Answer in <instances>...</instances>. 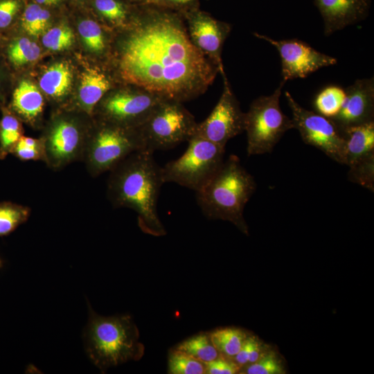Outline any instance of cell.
Here are the masks:
<instances>
[{"mask_svg":"<svg viewBox=\"0 0 374 374\" xmlns=\"http://www.w3.org/2000/svg\"><path fill=\"white\" fill-rule=\"evenodd\" d=\"M116 60L125 82L181 103L204 93L220 73L193 43L179 17L152 9L118 40Z\"/></svg>","mask_w":374,"mask_h":374,"instance_id":"cell-1","label":"cell"},{"mask_svg":"<svg viewBox=\"0 0 374 374\" xmlns=\"http://www.w3.org/2000/svg\"><path fill=\"white\" fill-rule=\"evenodd\" d=\"M153 152H134L120 161L110 172L107 197L114 207H126L137 213L141 230L153 236L166 231L157 213V201L163 184L161 167Z\"/></svg>","mask_w":374,"mask_h":374,"instance_id":"cell-2","label":"cell"},{"mask_svg":"<svg viewBox=\"0 0 374 374\" xmlns=\"http://www.w3.org/2000/svg\"><path fill=\"white\" fill-rule=\"evenodd\" d=\"M256 188L253 176L242 166L240 159L232 154L211 179L196 192V197L199 206L208 219L230 222L249 235L243 213Z\"/></svg>","mask_w":374,"mask_h":374,"instance_id":"cell-3","label":"cell"},{"mask_svg":"<svg viewBox=\"0 0 374 374\" xmlns=\"http://www.w3.org/2000/svg\"><path fill=\"white\" fill-rule=\"evenodd\" d=\"M84 339L87 355L102 373L130 361H138L144 355L139 329L128 314L104 317L89 308Z\"/></svg>","mask_w":374,"mask_h":374,"instance_id":"cell-4","label":"cell"},{"mask_svg":"<svg viewBox=\"0 0 374 374\" xmlns=\"http://www.w3.org/2000/svg\"><path fill=\"white\" fill-rule=\"evenodd\" d=\"M98 126L89 132L82 159L92 177L110 171L130 154L145 150L138 128L102 121Z\"/></svg>","mask_w":374,"mask_h":374,"instance_id":"cell-5","label":"cell"},{"mask_svg":"<svg viewBox=\"0 0 374 374\" xmlns=\"http://www.w3.org/2000/svg\"><path fill=\"white\" fill-rule=\"evenodd\" d=\"M188 143L179 158L161 167L162 179L164 183H176L197 192L222 166L225 147L197 136Z\"/></svg>","mask_w":374,"mask_h":374,"instance_id":"cell-6","label":"cell"},{"mask_svg":"<svg viewBox=\"0 0 374 374\" xmlns=\"http://www.w3.org/2000/svg\"><path fill=\"white\" fill-rule=\"evenodd\" d=\"M284 83L282 81L272 94L255 99L245 113L248 156L271 152L283 134L294 128L292 118L280 107Z\"/></svg>","mask_w":374,"mask_h":374,"instance_id":"cell-7","label":"cell"},{"mask_svg":"<svg viewBox=\"0 0 374 374\" xmlns=\"http://www.w3.org/2000/svg\"><path fill=\"white\" fill-rule=\"evenodd\" d=\"M197 124L182 103L163 99L138 130L145 150L154 153L188 142L194 136Z\"/></svg>","mask_w":374,"mask_h":374,"instance_id":"cell-8","label":"cell"},{"mask_svg":"<svg viewBox=\"0 0 374 374\" xmlns=\"http://www.w3.org/2000/svg\"><path fill=\"white\" fill-rule=\"evenodd\" d=\"M285 96L292 114L294 128L303 142L322 151L331 159L345 165V139L335 123L300 105L288 91Z\"/></svg>","mask_w":374,"mask_h":374,"instance_id":"cell-9","label":"cell"},{"mask_svg":"<svg viewBox=\"0 0 374 374\" xmlns=\"http://www.w3.org/2000/svg\"><path fill=\"white\" fill-rule=\"evenodd\" d=\"M163 100L134 87L106 93L97 104L101 121L130 128L139 127Z\"/></svg>","mask_w":374,"mask_h":374,"instance_id":"cell-10","label":"cell"},{"mask_svg":"<svg viewBox=\"0 0 374 374\" xmlns=\"http://www.w3.org/2000/svg\"><path fill=\"white\" fill-rule=\"evenodd\" d=\"M89 134L75 119L68 116L55 118L42 137L44 162L51 169L58 170L82 160Z\"/></svg>","mask_w":374,"mask_h":374,"instance_id":"cell-11","label":"cell"},{"mask_svg":"<svg viewBox=\"0 0 374 374\" xmlns=\"http://www.w3.org/2000/svg\"><path fill=\"white\" fill-rule=\"evenodd\" d=\"M223 78L224 89L217 103L208 116L197 124L193 136L225 147L231 139L244 131L245 113L241 110L226 75Z\"/></svg>","mask_w":374,"mask_h":374,"instance_id":"cell-12","label":"cell"},{"mask_svg":"<svg viewBox=\"0 0 374 374\" xmlns=\"http://www.w3.org/2000/svg\"><path fill=\"white\" fill-rule=\"evenodd\" d=\"M256 37L273 45L281 60L283 81L303 78L321 68L334 65L337 60L296 39L278 40L258 33Z\"/></svg>","mask_w":374,"mask_h":374,"instance_id":"cell-13","label":"cell"},{"mask_svg":"<svg viewBox=\"0 0 374 374\" xmlns=\"http://www.w3.org/2000/svg\"><path fill=\"white\" fill-rule=\"evenodd\" d=\"M187 30L196 47L215 63L225 75L222 61L223 44L230 32L229 24L220 21L201 11L186 15Z\"/></svg>","mask_w":374,"mask_h":374,"instance_id":"cell-14","label":"cell"},{"mask_svg":"<svg viewBox=\"0 0 374 374\" xmlns=\"http://www.w3.org/2000/svg\"><path fill=\"white\" fill-rule=\"evenodd\" d=\"M344 90L346 96L339 112L330 118L339 131L374 121L373 78L357 80Z\"/></svg>","mask_w":374,"mask_h":374,"instance_id":"cell-15","label":"cell"},{"mask_svg":"<svg viewBox=\"0 0 374 374\" xmlns=\"http://www.w3.org/2000/svg\"><path fill=\"white\" fill-rule=\"evenodd\" d=\"M324 24L326 36L365 19L371 0H314Z\"/></svg>","mask_w":374,"mask_h":374,"instance_id":"cell-16","label":"cell"},{"mask_svg":"<svg viewBox=\"0 0 374 374\" xmlns=\"http://www.w3.org/2000/svg\"><path fill=\"white\" fill-rule=\"evenodd\" d=\"M44 105V97L39 89L29 80L22 79L12 89L7 107L19 118L33 124L42 115Z\"/></svg>","mask_w":374,"mask_h":374,"instance_id":"cell-17","label":"cell"},{"mask_svg":"<svg viewBox=\"0 0 374 374\" xmlns=\"http://www.w3.org/2000/svg\"><path fill=\"white\" fill-rule=\"evenodd\" d=\"M110 89V80L104 73L93 68L86 69L81 75L78 87V107L91 115L97 104Z\"/></svg>","mask_w":374,"mask_h":374,"instance_id":"cell-18","label":"cell"},{"mask_svg":"<svg viewBox=\"0 0 374 374\" xmlns=\"http://www.w3.org/2000/svg\"><path fill=\"white\" fill-rule=\"evenodd\" d=\"M341 133L345 139V165L374 154V121L350 127Z\"/></svg>","mask_w":374,"mask_h":374,"instance_id":"cell-19","label":"cell"},{"mask_svg":"<svg viewBox=\"0 0 374 374\" xmlns=\"http://www.w3.org/2000/svg\"><path fill=\"white\" fill-rule=\"evenodd\" d=\"M72 80L73 73L69 64L60 62L44 71L40 77L39 85L46 96L60 100L70 91Z\"/></svg>","mask_w":374,"mask_h":374,"instance_id":"cell-20","label":"cell"},{"mask_svg":"<svg viewBox=\"0 0 374 374\" xmlns=\"http://www.w3.org/2000/svg\"><path fill=\"white\" fill-rule=\"evenodd\" d=\"M4 55L7 62L18 69L36 61L40 55V48L28 37L17 36L7 42Z\"/></svg>","mask_w":374,"mask_h":374,"instance_id":"cell-21","label":"cell"},{"mask_svg":"<svg viewBox=\"0 0 374 374\" xmlns=\"http://www.w3.org/2000/svg\"><path fill=\"white\" fill-rule=\"evenodd\" d=\"M209 333L219 354L229 358L238 353L249 335L244 330L235 327L218 328Z\"/></svg>","mask_w":374,"mask_h":374,"instance_id":"cell-22","label":"cell"},{"mask_svg":"<svg viewBox=\"0 0 374 374\" xmlns=\"http://www.w3.org/2000/svg\"><path fill=\"white\" fill-rule=\"evenodd\" d=\"M0 120V159H4L23 136L20 119L7 107H3Z\"/></svg>","mask_w":374,"mask_h":374,"instance_id":"cell-23","label":"cell"},{"mask_svg":"<svg viewBox=\"0 0 374 374\" xmlns=\"http://www.w3.org/2000/svg\"><path fill=\"white\" fill-rule=\"evenodd\" d=\"M203 363L215 359L219 353L213 345L209 332H201L192 336L175 346Z\"/></svg>","mask_w":374,"mask_h":374,"instance_id":"cell-24","label":"cell"},{"mask_svg":"<svg viewBox=\"0 0 374 374\" xmlns=\"http://www.w3.org/2000/svg\"><path fill=\"white\" fill-rule=\"evenodd\" d=\"M19 17L22 30L29 35L38 37L47 29L51 14L40 5L30 3L26 6Z\"/></svg>","mask_w":374,"mask_h":374,"instance_id":"cell-25","label":"cell"},{"mask_svg":"<svg viewBox=\"0 0 374 374\" xmlns=\"http://www.w3.org/2000/svg\"><path fill=\"white\" fill-rule=\"evenodd\" d=\"M345 96V90L340 87H326L314 98L313 105L315 112L328 118L335 117L342 107Z\"/></svg>","mask_w":374,"mask_h":374,"instance_id":"cell-26","label":"cell"},{"mask_svg":"<svg viewBox=\"0 0 374 374\" xmlns=\"http://www.w3.org/2000/svg\"><path fill=\"white\" fill-rule=\"evenodd\" d=\"M30 214V208L10 202L0 203V236L8 235L24 223Z\"/></svg>","mask_w":374,"mask_h":374,"instance_id":"cell-27","label":"cell"},{"mask_svg":"<svg viewBox=\"0 0 374 374\" xmlns=\"http://www.w3.org/2000/svg\"><path fill=\"white\" fill-rule=\"evenodd\" d=\"M168 373L170 374H203L204 363L193 356L177 350L172 349L168 355Z\"/></svg>","mask_w":374,"mask_h":374,"instance_id":"cell-28","label":"cell"},{"mask_svg":"<svg viewBox=\"0 0 374 374\" xmlns=\"http://www.w3.org/2000/svg\"><path fill=\"white\" fill-rule=\"evenodd\" d=\"M78 31L87 49L95 54H101L106 49V41L100 26L92 19L82 20Z\"/></svg>","mask_w":374,"mask_h":374,"instance_id":"cell-29","label":"cell"},{"mask_svg":"<svg viewBox=\"0 0 374 374\" xmlns=\"http://www.w3.org/2000/svg\"><path fill=\"white\" fill-rule=\"evenodd\" d=\"M285 371L283 360L278 355L268 349L257 361L242 367L239 373L283 374Z\"/></svg>","mask_w":374,"mask_h":374,"instance_id":"cell-30","label":"cell"},{"mask_svg":"<svg viewBox=\"0 0 374 374\" xmlns=\"http://www.w3.org/2000/svg\"><path fill=\"white\" fill-rule=\"evenodd\" d=\"M42 41L43 45L51 51H63L72 46L74 42V35L70 27L62 24L45 31Z\"/></svg>","mask_w":374,"mask_h":374,"instance_id":"cell-31","label":"cell"},{"mask_svg":"<svg viewBox=\"0 0 374 374\" xmlns=\"http://www.w3.org/2000/svg\"><path fill=\"white\" fill-rule=\"evenodd\" d=\"M11 154L21 161H44L45 150L42 138L22 136L13 148Z\"/></svg>","mask_w":374,"mask_h":374,"instance_id":"cell-32","label":"cell"},{"mask_svg":"<svg viewBox=\"0 0 374 374\" xmlns=\"http://www.w3.org/2000/svg\"><path fill=\"white\" fill-rule=\"evenodd\" d=\"M349 179L373 191L374 154L362 159L349 166Z\"/></svg>","mask_w":374,"mask_h":374,"instance_id":"cell-33","label":"cell"},{"mask_svg":"<svg viewBox=\"0 0 374 374\" xmlns=\"http://www.w3.org/2000/svg\"><path fill=\"white\" fill-rule=\"evenodd\" d=\"M94 7L100 16L112 24L125 26L127 10L117 0H94Z\"/></svg>","mask_w":374,"mask_h":374,"instance_id":"cell-34","label":"cell"},{"mask_svg":"<svg viewBox=\"0 0 374 374\" xmlns=\"http://www.w3.org/2000/svg\"><path fill=\"white\" fill-rule=\"evenodd\" d=\"M21 8V0H0V31L12 26Z\"/></svg>","mask_w":374,"mask_h":374,"instance_id":"cell-35","label":"cell"},{"mask_svg":"<svg viewBox=\"0 0 374 374\" xmlns=\"http://www.w3.org/2000/svg\"><path fill=\"white\" fill-rule=\"evenodd\" d=\"M206 374H235L239 373L241 367L232 358L221 354L214 359L204 363Z\"/></svg>","mask_w":374,"mask_h":374,"instance_id":"cell-36","label":"cell"},{"mask_svg":"<svg viewBox=\"0 0 374 374\" xmlns=\"http://www.w3.org/2000/svg\"><path fill=\"white\" fill-rule=\"evenodd\" d=\"M254 339V335L249 334L240 350L232 358L233 360L241 367V368L249 364L250 355L253 348Z\"/></svg>","mask_w":374,"mask_h":374,"instance_id":"cell-37","label":"cell"},{"mask_svg":"<svg viewBox=\"0 0 374 374\" xmlns=\"http://www.w3.org/2000/svg\"><path fill=\"white\" fill-rule=\"evenodd\" d=\"M194 0H155L159 3L170 6H182L192 2Z\"/></svg>","mask_w":374,"mask_h":374,"instance_id":"cell-38","label":"cell"},{"mask_svg":"<svg viewBox=\"0 0 374 374\" xmlns=\"http://www.w3.org/2000/svg\"><path fill=\"white\" fill-rule=\"evenodd\" d=\"M5 75L3 68L0 67V106L3 104V90H4ZM3 107L1 106V108Z\"/></svg>","mask_w":374,"mask_h":374,"instance_id":"cell-39","label":"cell"},{"mask_svg":"<svg viewBox=\"0 0 374 374\" xmlns=\"http://www.w3.org/2000/svg\"><path fill=\"white\" fill-rule=\"evenodd\" d=\"M61 1L62 0H35L36 3L40 6L42 5V6H48L57 5L60 3Z\"/></svg>","mask_w":374,"mask_h":374,"instance_id":"cell-40","label":"cell"},{"mask_svg":"<svg viewBox=\"0 0 374 374\" xmlns=\"http://www.w3.org/2000/svg\"><path fill=\"white\" fill-rule=\"evenodd\" d=\"M0 266H1V260H0Z\"/></svg>","mask_w":374,"mask_h":374,"instance_id":"cell-41","label":"cell"}]
</instances>
